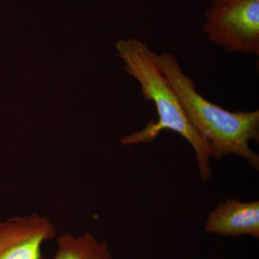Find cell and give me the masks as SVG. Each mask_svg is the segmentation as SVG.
<instances>
[{"label": "cell", "mask_w": 259, "mask_h": 259, "mask_svg": "<svg viewBox=\"0 0 259 259\" xmlns=\"http://www.w3.org/2000/svg\"><path fill=\"white\" fill-rule=\"evenodd\" d=\"M153 58L178 95L191 124L210 144L212 157L219 160L229 154L237 155L258 170L259 155L250 149L249 143L259 141V110H225L197 93L194 80L184 72L176 56L154 52Z\"/></svg>", "instance_id": "6da1fadb"}, {"label": "cell", "mask_w": 259, "mask_h": 259, "mask_svg": "<svg viewBox=\"0 0 259 259\" xmlns=\"http://www.w3.org/2000/svg\"><path fill=\"white\" fill-rule=\"evenodd\" d=\"M117 48L126 71L139 81L144 98L153 102L158 113L157 121H149L144 129L125 136L122 144L152 143L162 131L170 130L182 136L194 148L202 182L210 180V144L191 124L176 92L158 69L153 58L154 51L141 40L133 39L119 40Z\"/></svg>", "instance_id": "7a4b0ae2"}, {"label": "cell", "mask_w": 259, "mask_h": 259, "mask_svg": "<svg viewBox=\"0 0 259 259\" xmlns=\"http://www.w3.org/2000/svg\"><path fill=\"white\" fill-rule=\"evenodd\" d=\"M202 30L228 52L259 56V0H209Z\"/></svg>", "instance_id": "3957f363"}, {"label": "cell", "mask_w": 259, "mask_h": 259, "mask_svg": "<svg viewBox=\"0 0 259 259\" xmlns=\"http://www.w3.org/2000/svg\"><path fill=\"white\" fill-rule=\"evenodd\" d=\"M55 226L36 214L0 223V259H42L41 245L56 236Z\"/></svg>", "instance_id": "277c9868"}, {"label": "cell", "mask_w": 259, "mask_h": 259, "mask_svg": "<svg viewBox=\"0 0 259 259\" xmlns=\"http://www.w3.org/2000/svg\"><path fill=\"white\" fill-rule=\"evenodd\" d=\"M205 231L223 237L249 235L259 238V202L228 199L209 213Z\"/></svg>", "instance_id": "5b68a950"}, {"label": "cell", "mask_w": 259, "mask_h": 259, "mask_svg": "<svg viewBox=\"0 0 259 259\" xmlns=\"http://www.w3.org/2000/svg\"><path fill=\"white\" fill-rule=\"evenodd\" d=\"M57 244L54 259H113L107 242L97 241L90 233L78 238L62 235Z\"/></svg>", "instance_id": "8992f818"}]
</instances>
